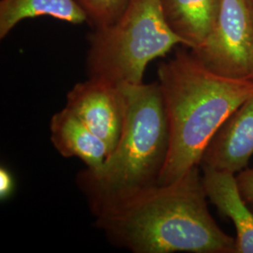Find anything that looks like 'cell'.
Masks as SVG:
<instances>
[{
	"instance_id": "obj_4",
	"label": "cell",
	"mask_w": 253,
	"mask_h": 253,
	"mask_svg": "<svg viewBox=\"0 0 253 253\" xmlns=\"http://www.w3.org/2000/svg\"><path fill=\"white\" fill-rule=\"evenodd\" d=\"M88 43V77L118 86L143 83L148 64L184 46L164 18L161 0H129L114 23L93 28Z\"/></svg>"
},
{
	"instance_id": "obj_6",
	"label": "cell",
	"mask_w": 253,
	"mask_h": 253,
	"mask_svg": "<svg viewBox=\"0 0 253 253\" xmlns=\"http://www.w3.org/2000/svg\"><path fill=\"white\" fill-rule=\"evenodd\" d=\"M66 108L102 139L113 152L125 118L126 101L121 86L88 78L76 84L68 93Z\"/></svg>"
},
{
	"instance_id": "obj_7",
	"label": "cell",
	"mask_w": 253,
	"mask_h": 253,
	"mask_svg": "<svg viewBox=\"0 0 253 253\" xmlns=\"http://www.w3.org/2000/svg\"><path fill=\"white\" fill-rule=\"evenodd\" d=\"M253 156V95L234 111L209 142L200 166L241 172Z\"/></svg>"
},
{
	"instance_id": "obj_2",
	"label": "cell",
	"mask_w": 253,
	"mask_h": 253,
	"mask_svg": "<svg viewBox=\"0 0 253 253\" xmlns=\"http://www.w3.org/2000/svg\"><path fill=\"white\" fill-rule=\"evenodd\" d=\"M158 78L170 132L168 156L158 184H169L200 166L219 126L253 96V80L220 76L186 49H177L159 65Z\"/></svg>"
},
{
	"instance_id": "obj_11",
	"label": "cell",
	"mask_w": 253,
	"mask_h": 253,
	"mask_svg": "<svg viewBox=\"0 0 253 253\" xmlns=\"http://www.w3.org/2000/svg\"><path fill=\"white\" fill-rule=\"evenodd\" d=\"M49 16L73 25L87 23L77 0H0V39L26 19Z\"/></svg>"
},
{
	"instance_id": "obj_3",
	"label": "cell",
	"mask_w": 253,
	"mask_h": 253,
	"mask_svg": "<svg viewBox=\"0 0 253 253\" xmlns=\"http://www.w3.org/2000/svg\"><path fill=\"white\" fill-rule=\"evenodd\" d=\"M121 87L126 110L118 144L99 170L78 175L87 200L156 185L166 163L170 132L159 82Z\"/></svg>"
},
{
	"instance_id": "obj_8",
	"label": "cell",
	"mask_w": 253,
	"mask_h": 253,
	"mask_svg": "<svg viewBox=\"0 0 253 253\" xmlns=\"http://www.w3.org/2000/svg\"><path fill=\"white\" fill-rule=\"evenodd\" d=\"M202 169L207 197L234 222L235 253H253V212L240 192L235 173L208 167Z\"/></svg>"
},
{
	"instance_id": "obj_15",
	"label": "cell",
	"mask_w": 253,
	"mask_h": 253,
	"mask_svg": "<svg viewBox=\"0 0 253 253\" xmlns=\"http://www.w3.org/2000/svg\"></svg>"
},
{
	"instance_id": "obj_12",
	"label": "cell",
	"mask_w": 253,
	"mask_h": 253,
	"mask_svg": "<svg viewBox=\"0 0 253 253\" xmlns=\"http://www.w3.org/2000/svg\"><path fill=\"white\" fill-rule=\"evenodd\" d=\"M87 16V23L95 27L114 23L126 9L129 0H77Z\"/></svg>"
},
{
	"instance_id": "obj_1",
	"label": "cell",
	"mask_w": 253,
	"mask_h": 253,
	"mask_svg": "<svg viewBox=\"0 0 253 253\" xmlns=\"http://www.w3.org/2000/svg\"><path fill=\"white\" fill-rule=\"evenodd\" d=\"M199 166L169 184L88 199L96 226L135 253H235L210 214Z\"/></svg>"
},
{
	"instance_id": "obj_14",
	"label": "cell",
	"mask_w": 253,
	"mask_h": 253,
	"mask_svg": "<svg viewBox=\"0 0 253 253\" xmlns=\"http://www.w3.org/2000/svg\"><path fill=\"white\" fill-rule=\"evenodd\" d=\"M13 179L12 176L5 168L0 169V197L5 199L13 190Z\"/></svg>"
},
{
	"instance_id": "obj_9",
	"label": "cell",
	"mask_w": 253,
	"mask_h": 253,
	"mask_svg": "<svg viewBox=\"0 0 253 253\" xmlns=\"http://www.w3.org/2000/svg\"><path fill=\"white\" fill-rule=\"evenodd\" d=\"M50 133L61 156L79 158L89 171L99 170L111 154L107 144L66 107L53 116Z\"/></svg>"
},
{
	"instance_id": "obj_5",
	"label": "cell",
	"mask_w": 253,
	"mask_h": 253,
	"mask_svg": "<svg viewBox=\"0 0 253 253\" xmlns=\"http://www.w3.org/2000/svg\"><path fill=\"white\" fill-rule=\"evenodd\" d=\"M190 51L220 76L253 80V0H221L215 26L205 42Z\"/></svg>"
},
{
	"instance_id": "obj_10",
	"label": "cell",
	"mask_w": 253,
	"mask_h": 253,
	"mask_svg": "<svg viewBox=\"0 0 253 253\" xmlns=\"http://www.w3.org/2000/svg\"><path fill=\"white\" fill-rule=\"evenodd\" d=\"M221 0H161L163 16L184 47L201 45L217 21Z\"/></svg>"
},
{
	"instance_id": "obj_13",
	"label": "cell",
	"mask_w": 253,
	"mask_h": 253,
	"mask_svg": "<svg viewBox=\"0 0 253 253\" xmlns=\"http://www.w3.org/2000/svg\"><path fill=\"white\" fill-rule=\"evenodd\" d=\"M236 181L241 194L248 204L253 207V168H246L238 172Z\"/></svg>"
}]
</instances>
